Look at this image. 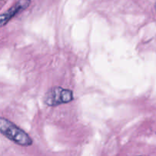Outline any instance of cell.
Wrapping results in <instances>:
<instances>
[{"mask_svg":"<svg viewBox=\"0 0 156 156\" xmlns=\"http://www.w3.org/2000/svg\"><path fill=\"white\" fill-rule=\"evenodd\" d=\"M0 133L21 146H30L33 143V140L28 134L17 125L11 122L8 119L0 117Z\"/></svg>","mask_w":156,"mask_h":156,"instance_id":"1","label":"cell"},{"mask_svg":"<svg viewBox=\"0 0 156 156\" xmlns=\"http://www.w3.org/2000/svg\"><path fill=\"white\" fill-rule=\"evenodd\" d=\"M73 92L71 90L61 87H53L47 91L44 98V103L50 107H56L73 101Z\"/></svg>","mask_w":156,"mask_h":156,"instance_id":"2","label":"cell"},{"mask_svg":"<svg viewBox=\"0 0 156 156\" xmlns=\"http://www.w3.org/2000/svg\"><path fill=\"white\" fill-rule=\"evenodd\" d=\"M30 4V0H18L5 13L0 15V27L5 25L15 15L27 9Z\"/></svg>","mask_w":156,"mask_h":156,"instance_id":"3","label":"cell"}]
</instances>
